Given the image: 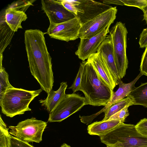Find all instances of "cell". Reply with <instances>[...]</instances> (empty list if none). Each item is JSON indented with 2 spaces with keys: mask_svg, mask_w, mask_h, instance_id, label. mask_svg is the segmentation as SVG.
<instances>
[{
  "mask_svg": "<svg viewBox=\"0 0 147 147\" xmlns=\"http://www.w3.org/2000/svg\"><path fill=\"white\" fill-rule=\"evenodd\" d=\"M24 43L31 74L41 89L48 94L52 90L54 81L52 59L44 33L38 29L26 30Z\"/></svg>",
  "mask_w": 147,
  "mask_h": 147,
  "instance_id": "1",
  "label": "cell"
},
{
  "mask_svg": "<svg viewBox=\"0 0 147 147\" xmlns=\"http://www.w3.org/2000/svg\"><path fill=\"white\" fill-rule=\"evenodd\" d=\"M80 91L84 94L86 105L97 106H106L114 92L87 60L85 61Z\"/></svg>",
  "mask_w": 147,
  "mask_h": 147,
  "instance_id": "2",
  "label": "cell"
},
{
  "mask_svg": "<svg viewBox=\"0 0 147 147\" xmlns=\"http://www.w3.org/2000/svg\"><path fill=\"white\" fill-rule=\"evenodd\" d=\"M42 90H28L14 87L9 88L0 96L2 113L7 117H12L31 111L29 105L39 95Z\"/></svg>",
  "mask_w": 147,
  "mask_h": 147,
  "instance_id": "3",
  "label": "cell"
},
{
  "mask_svg": "<svg viewBox=\"0 0 147 147\" xmlns=\"http://www.w3.org/2000/svg\"><path fill=\"white\" fill-rule=\"evenodd\" d=\"M100 137L102 143L112 147H147V138L139 133L134 125L121 123Z\"/></svg>",
  "mask_w": 147,
  "mask_h": 147,
  "instance_id": "4",
  "label": "cell"
},
{
  "mask_svg": "<svg viewBox=\"0 0 147 147\" xmlns=\"http://www.w3.org/2000/svg\"><path fill=\"white\" fill-rule=\"evenodd\" d=\"M127 31L124 24L117 22L110 30L117 69L120 79L124 77L128 62L126 54Z\"/></svg>",
  "mask_w": 147,
  "mask_h": 147,
  "instance_id": "5",
  "label": "cell"
},
{
  "mask_svg": "<svg viewBox=\"0 0 147 147\" xmlns=\"http://www.w3.org/2000/svg\"><path fill=\"white\" fill-rule=\"evenodd\" d=\"M47 125L46 122L32 117L19 122L16 126H9V133L22 141L39 143L42 141Z\"/></svg>",
  "mask_w": 147,
  "mask_h": 147,
  "instance_id": "6",
  "label": "cell"
},
{
  "mask_svg": "<svg viewBox=\"0 0 147 147\" xmlns=\"http://www.w3.org/2000/svg\"><path fill=\"white\" fill-rule=\"evenodd\" d=\"M86 98L73 93L65 94L54 110L50 113L48 121L60 122L86 105Z\"/></svg>",
  "mask_w": 147,
  "mask_h": 147,
  "instance_id": "7",
  "label": "cell"
},
{
  "mask_svg": "<svg viewBox=\"0 0 147 147\" xmlns=\"http://www.w3.org/2000/svg\"><path fill=\"white\" fill-rule=\"evenodd\" d=\"M117 11L116 7H112L82 24L80 30L79 38L81 39L90 38L110 26L116 18Z\"/></svg>",
  "mask_w": 147,
  "mask_h": 147,
  "instance_id": "8",
  "label": "cell"
},
{
  "mask_svg": "<svg viewBox=\"0 0 147 147\" xmlns=\"http://www.w3.org/2000/svg\"><path fill=\"white\" fill-rule=\"evenodd\" d=\"M82 25L80 19L76 17L58 24L50 23L47 33L51 38L67 42L79 38Z\"/></svg>",
  "mask_w": 147,
  "mask_h": 147,
  "instance_id": "9",
  "label": "cell"
},
{
  "mask_svg": "<svg viewBox=\"0 0 147 147\" xmlns=\"http://www.w3.org/2000/svg\"><path fill=\"white\" fill-rule=\"evenodd\" d=\"M42 9L49 20L50 23L58 24L73 19L75 15L69 11L60 0H42Z\"/></svg>",
  "mask_w": 147,
  "mask_h": 147,
  "instance_id": "10",
  "label": "cell"
},
{
  "mask_svg": "<svg viewBox=\"0 0 147 147\" xmlns=\"http://www.w3.org/2000/svg\"><path fill=\"white\" fill-rule=\"evenodd\" d=\"M97 53L116 85L121 80L117 69L112 42L108 35L99 47Z\"/></svg>",
  "mask_w": 147,
  "mask_h": 147,
  "instance_id": "11",
  "label": "cell"
},
{
  "mask_svg": "<svg viewBox=\"0 0 147 147\" xmlns=\"http://www.w3.org/2000/svg\"><path fill=\"white\" fill-rule=\"evenodd\" d=\"M76 8L83 11V13L76 17L82 24L90 20L113 7L93 0H71Z\"/></svg>",
  "mask_w": 147,
  "mask_h": 147,
  "instance_id": "12",
  "label": "cell"
},
{
  "mask_svg": "<svg viewBox=\"0 0 147 147\" xmlns=\"http://www.w3.org/2000/svg\"><path fill=\"white\" fill-rule=\"evenodd\" d=\"M108 26L101 32L90 38L80 39L75 54L82 61L88 59L92 54L97 52V50L101 43L109 32Z\"/></svg>",
  "mask_w": 147,
  "mask_h": 147,
  "instance_id": "13",
  "label": "cell"
},
{
  "mask_svg": "<svg viewBox=\"0 0 147 147\" xmlns=\"http://www.w3.org/2000/svg\"><path fill=\"white\" fill-rule=\"evenodd\" d=\"M67 86L66 82H62L58 90H51L48 94L47 98L39 100L42 106L44 107L49 113L51 112L65 95V90Z\"/></svg>",
  "mask_w": 147,
  "mask_h": 147,
  "instance_id": "14",
  "label": "cell"
},
{
  "mask_svg": "<svg viewBox=\"0 0 147 147\" xmlns=\"http://www.w3.org/2000/svg\"><path fill=\"white\" fill-rule=\"evenodd\" d=\"M121 123L119 121L115 120L96 121L88 126V132L90 135L100 137L112 130Z\"/></svg>",
  "mask_w": 147,
  "mask_h": 147,
  "instance_id": "15",
  "label": "cell"
},
{
  "mask_svg": "<svg viewBox=\"0 0 147 147\" xmlns=\"http://www.w3.org/2000/svg\"><path fill=\"white\" fill-rule=\"evenodd\" d=\"M87 60L91 63L100 77L113 90L116 85L98 54L96 52L91 55Z\"/></svg>",
  "mask_w": 147,
  "mask_h": 147,
  "instance_id": "16",
  "label": "cell"
},
{
  "mask_svg": "<svg viewBox=\"0 0 147 147\" xmlns=\"http://www.w3.org/2000/svg\"><path fill=\"white\" fill-rule=\"evenodd\" d=\"M5 11V21L13 31L16 32L18 29L22 28L21 23L27 18L25 12L9 7Z\"/></svg>",
  "mask_w": 147,
  "mask_h": 147,
  "instance_id": "17",
  "label": "cell"
},
{
  "mask_svg": "<svg viewBox=\"0 0 147 147\" xmlns=\"http://www.w3.org/2000/svg\"><path fill=\"white\" fill-rule=\"evenodd\" d=\"M142 74L140 72L137 77L130 82L125 84L121 80L118 83L119 88L115 92H113L111 97L107 104L110 106L114 103L127 96L131 91L135 87V84Z\"/></svg>",
  "mask_w": 147,
  "mask_h": 147,
  "instance_id": "18",
  "label": "cell"
},
{
  "mask_svg": "<svg viewBox=\"0 0 147 147\" xmlns=\"http://www.w3.org/2000/svg\"><path fill=\"white\" fill-rule=\"evenodd\" d=\"M5 13L1 14L0 22V54L3 53L10 43L15 32L7 24L5 21Z\"/></svg>",
  "mask_w": 147,
  "mask_h": 147,
  "instance_id": "19",
  "label": "cell"
},
{
  "mask_svg": "<svg viewBox=\"0 0 147 147\" xmlns=\"http://www.w3.org/2000/svg\"><path fill=\"white\" fill-rule=\"evenodd\" d=\"M127 97L132 100L133 105L147 107V82L135 87Z\"/></svg>",
  "mask_w": 147,
  "mask_h": 147,
  "instance_id": "20",
  "label": "cell"
},
{
  "mask_svg": "<svg viewBox=\"0 0 147 147\" xmlns=\"http://www.w3.org/2000/svg\"><path fill=\"white\" fill-rule=\"evenodd\" d=\"M132 105L133 104L132 100L128 97L114 103L104 112L105 117L102 121L108 120L111 116L125 107Z\"/></svg>",
  "mask_w": 147,
  "mask_h": 147,
  "instance_id": "21",
  "label": "cell"
},
{
  "mask_svg": "<svg viewBox=\"0 0 147 147\" xmlns=\"http://www.w3.org/2000/svg\"><path fill=\"white\" fill-rule=\"evenodd\" d=\"M0 96L8 89L13 87L10 83L9 75L2 66L3 54L0 55Z\"/></svg>",
  "mask_w": 147,
  "mask_h": 147,
  "instance_id": "22",
  "label": "cell"
},
{
  "mask_svg": "<svg viewBox=\"0 0 147 147\" xmlns=\"http://www.w3.org/2000/svg\"><path fill=\"white\" fill-rule=\"evenodd\" d=\"M6 125L0 117V147H9L11 135Z\"/></svg>",
  "mask_w": 147,
  "mask_h": 147,
  "instance_id": "23",
  "label": "cell"
},
{
  "mask_svg": "<svg viewBox=\"0 0 147 147\" xmlns=\"http://www.w3.org/2000/svg\"><path fill=\"white\" fill-rule=\"evenodd\" d=\"M84 64L85 61H82L80 63L78 71L74 81L71 86L68 88L71 89L73 93L80 90Z\"/></svg>",
  "mask_w": 147,
  "mask_h": 147,
  "instance_id": "24",
  "label": "cell"
},
{
  "mask_svg": "<svg viewBox=\"0 0 147 147\" xmlns=\"http://www.w3.org/2000/svg\"><path fill=\"white\" fill-rule=\"evenodd\" d=\"M34 0H20L13 2L9 5V7L22 11L25 12L26 10L30 5H32Z\"/></svg>",
  "mask_w": 147,
  "mask_h": 147,
  "instance_id": "25",
  "label": "cell"
},
{
  "mask_svg": "<svg viewBox=\"0 0 147 147\" xmlns=\"http://www.w3.org/2000/svg\"><path fill=\"white\" fill-rule=\"evenodd\" d=\"M128 107H125L111 116L108 120H117L124 123L125 119L129 115L128 109Z\"/></svg>",
  "mask_w": 147,
  "mask_h": 147,
  "instance_id": "26",
  "label": "cell"
},
{
  "mask_svg": "<svg viewBox=\"0 0 147 147\" xmlns=\"http://www.w3.org/2000/svg\"><path fill=\"white\" fill-rule=\"evenodd\" d=\"M9 147H34L28 143L20 140L11 135Z\"/></svg>",
  "mask_w": 147,
  "mask_h": 147,
  "instance_id": "27",
  "label": "cell"
},
{
  "mask_svg": "<svg viewBox=\"0 0 147 147\" xmlns=\"http://www.w3.org/2000/svg\"><path fill=\"white\" fill-rule=\"evenodd\" d=\"M124 5L141 9L147 5V0H121Z\"/></svg>",
  "mask_w": 147,
  "mask_h": 147,
  "instance_id": "28",
  "label": "cell"
},
{
  "mask_svg": "<svg viewBox=\"0 0 147 147\" xmlns=\"http://www.w3.org/2000/svg\"><path fill=\"white\" fill-rule=\"evenodd\" d=\"M135 126L136 130L139 133L147 138V118L141 120Z\"/></svg>",
  "mask_w": 147,
  "mask_h": 147,
  "instance_id": "29",
  "label": "cell"
},
{
  "mask_svg": "<svg viewBox=\"0 0 147 147\" xmlns=\"http://www.w3.org/2000/svg\"><path fill=\"white\" fill-rule=\"evenodd\" d=\"M142 55L140 66V72L147 76V47Z\"/></svg>",
  "mask_w": 147,
  "mask_h": 147,
  "instance_id": "30",
  "label": "cell"
},
{
  "mask_svg": "<svg viewBox=\"0 0 147 147\" xmlns=\"http://www.w3.org/2000/svg\"><path fill=\"white\" fill-rule=\"evenodd\" d=\"M60 0L62 5L65 8L69 11L74 13L76 16L77 15L78 12V10L72 3L71 0Z\"/></svg>",
  "mask_w": 147,
  "mask_h": 147,
  "instance_id": "31",
  "label": "cell"
},
{
  "mask_svg": "<svg viewBox=\"0 0 147 147\" xmlns=\"http://www.w3.org/2000/svg\"><path fill=\"white\" fill-rule=\"evenodd\" d=\"M139 44L141 48L147 47V28L144 29L140 34Z\"/></svg>",
  "mask_w": 147,
  "mask_h": 147,
  "instance_id": "32",
  "label": "cell"
},
{
  "mask_svg": "<svg viewBox=\"0 0 147 147\" xmlns=\"http://www.w3.org/2000/svg\"><path fill=\"white\" fill-rule=\"evenodd\" d=\"M102 2L103 3L108 5L110 4H114L121 5H124L121 0H104L102 1Z\"/></svg>",
  "mask_w": 147,
  "mask_h": 147,
  "instance_id": "33",
  "label": "cell"
},
{
  "mask_svg": "<svg viewBox=\"0 0 147 147\" xmlns=\"http://www.w3.org/2000/svg\"><path fill=\"white\" fill-rule=\"evenodd\" d=\"M144 13V20L147 24V5L141 9Z\"/></svg>",
  "mask_w": 147,
  "mask_h": 147,
  "instance_id": "34",
  "label": "cell"
},
{
  "mask_svg": "<svg viewBox=\"0 0 147 147\" xmlns=\"http://www.w3.org/2000/svg\"><path fill=\"white\" fill-rule=\"evenodd\" d=\"M60 147H71L69 145L64 143L62 144Z\"/></svg>",
  "mask_w": 147,
  "mask_h": 147,
  "instance_id": "35",
  "label": "cell"
},
{
  "mask_svg": "<svg viewBox=\"0 0 147 147\" xmlns=\"http://www.w3.org/2000/svg\"><path fill=\"white\" fill-rule=\"evenodd\" d=\"M107 147H111V146H109L107 145Z\"/></svg>",
  "mask_w": 147,
  "mask_h": 147,
  "instance_id": "36",
  "label": "cell"
}]
</instances>
